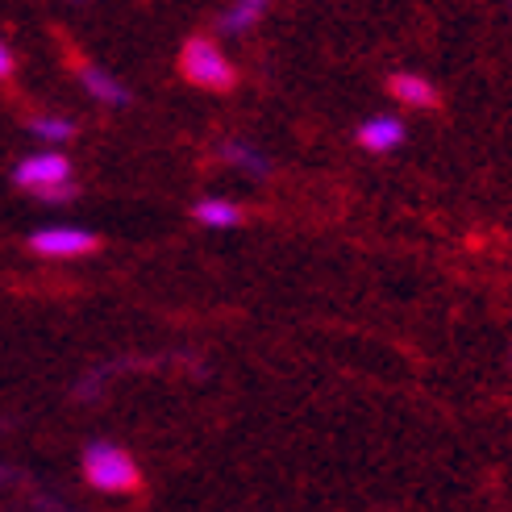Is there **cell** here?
Listing matches in <instances>:
<instances>
[{
  "mask_svg": "<svg viewBox=\"0 0 512 512\" xmlns=\"http://www.w3.org/2000/svg\"><path fill=\"white\" fill-rule=\"evenodd\" d=\"M388 92H392V100H400L404 109H438V100H442L438 84L421 71H396L388 80Z\"/></svg>",
  "mask_w": 512,
  "mask_h": 512,
  "instance_id": "cell-6",
  "label": "cell"
},
{
  "mask_svg": "<svg viewBox=\"0 0 512 512\" xmlns=\"http://www.w3.org/2000/svg\"><path fill=\"white\" fill-rule=\"evenodd\" d=\"M100 246V238L84 225H46L30 234V250L42 259H84Z\"/></svg>",
  "mask_w": 512,
  "mask_h": 512,
  "instance_id": "cell-4",
  "label": "cell"
},
{
  "mask_svg": "<svg viewBox=\"0 0 512 512\" xmlns=\"http://www.w3.org/2000/svg\"><path fill=\"white\" fill-rule=\"evenodd\" d=\"M179 71H184V80L196 84V88H209V92H229L238 84V71L234 63L225 59V50L213 42V38H188L184 50H179Z\"/></svg>",
  "mask_w": 512,
  "mask_h": 512,
  "instance_id": "cell-3",
  "label": "cell"
},
{
  "mask_svg": "<svg viewBox=\"0 0 512 512\" xmlns=\"http://www.w3.org/2000/svg\"><path fill=\"white\" fill-rule=\"evenodd\" d=\"M217 155H221V163H229L234 171H246L250 179H267L271 175V159L263 155L254 142H242V138H225L221 146H217Z\"/></svg>",
  "mask_w": 512,
  "mask_h": 512,
  "instance_id": "cell-8",
  "label": "cell"
},
{
  "mask_svg": "<svg viewBox=\"0 0 512 512\" xmlns=\"http://www.w3.org/2000/svg\"><path fill=\"white\" fill-rule=\"evenodd\" d=\"M71 159L59 155V150H34V155L17 159L13 167V184L21 192L38 196L42 204H71L75 196H80V184L71 179Z\"/></svg>",
  "mask_w": 512,
  "mask_h": 512,
  "instance_id": "cell-1",
  "label": "cell"
},
{
  "mask_svg": "<svg viewBox=\"0 0 512 512\" xmlns=\"http://www.w3.org/2000/svg\"><path fill=\"white\" fill-rule=\"evenodd\" d=\"M80 84H84V92L96 100V105H105V109H125L134 100L130 88H125L113 71L92 67V63H80Z\"/></svg>",
  "mask_w": 512,
  "mask_h": 512,
  "instance_id": "cell-7",
  "label": "cell"
},
{
  "mask_svg": "<svg viewBox=\"0 0 512 512\" xmlns=\"http://www.w3.org/2000/svg\"><path fill=\"white\" fill-rule=\"evenodd\" d=\"M30 134L46 146H63V142H71L75 134H80V125H75L71 117H63V113H38L30 121Z\"/></svg>",
  "mask_w": 512,
  "mask_h": 512,
  "instance_id": "cell-11",
  "label": "cell"
},
{
  "mask_svg": "<svg viewBox=\"0 0 512 512\" xmlns=\"http://www.w3.org/2000/svg\"><path fill=\"white\" fill-rule=\"evenodd\" d=\"M13 67H17L13 50H9V42H5V38H0V80H9V75H13Z\"/></svg>",
  "mask_w": 512,
  "mask_h": 512,
  "instance_id": "cell-12",
  "label": "cell"
},
{
  "mask_svg": "<svg viewBox=\"0 0 512 512\" xmlns=\"http://www.w3.org/2000/svg\"><path fill=\"white\" fill-rule=\"evenodd\" d=\"M263 13H267L263 0H238V5H229V9L217 17V30H221V34H229V38L250 34L254 25L263 21Z\"/></svg>",
  "mask_w": 512,
  "mask_h": 512,
  "instance_id": "cell-10",
  "label": "cell"
},
{
  "mask_svg": "<svg viewBox=\"0 0 512 512\" xmlns=\"http://www.w3.org/2000/svg\"><path fill=\"white\" fill-rule=\"evenodd\" d=\"M80 467H84V479L92 483L96 492L125 496V492H138L142 488L138 463L130 458V450H121L117 442H88Z\"/></svg>",
  "mask_w": 512,
  "mask_h": 512,
  "instance_id": "cell-2",
  "label": "cell"
},
{
  "mask_svg": "<svg viewBox=\"0 0 512 512\" xmlns=\"http://www.w3.org/2000/svg\"><path fill=\"white\" fill-rule=\"evenodd\" d=\"M192 221L209 225V229H238L242 225V209L234 200H225V196H204V200L192 204Z\"/></svg>",
  "mask_w": 512,
  "mask_h": 512,
  "instance_id": "cell-9",
  "label": "cell"
},
{
  "mask_svg": "<svg viewBox=\"0 0 512 512\" xmlns=\"http://www.w3.org/2000/svg\"><path fill=\"white\" fill-rule=\"evenodd\" d=\"M404 138H408V125L392 113H375L358 125V146L371 150V155H392L396 146H404Z\"/></svg>",
  "mask_w": 512,
  "mask_h": 512,
  "instance_id": "cell-5",
  "label": "cell"
}]
</instances>
